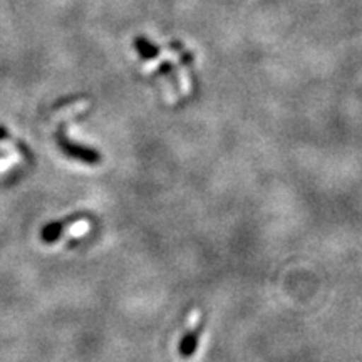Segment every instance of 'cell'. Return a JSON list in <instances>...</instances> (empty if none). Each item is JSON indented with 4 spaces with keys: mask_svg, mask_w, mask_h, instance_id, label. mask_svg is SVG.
I'll return each instance as SVG.
<instances>
[{
    "mask_svg": "<svg viewBox=\"0 0 362 362\" xmlns=\"http://www.w3.org/2000/svg\"><path fill=\"white\" fill-rule=\"evenodd\" d=\"M56 139H57L59 148H61L69 158L83 161L86 165H98V163H101V155H99L96 149L88 148V146H79V144L72 143L69 138H66V134L62 133V129L57 131Z\"/></svg>",
    "mask_w": 362,
    "mask_h": 362,
    "instance_id": "cell-1",
    "label": "cell"
},
{
    "mask_svg": "<svg viewBox=\"0 0 362 362\" xmlns=\"http://www.w3.org/2000/svg\"><path fill=\"white\" fill-rule=\"evenodd\" d=\"M83 218H84L83 214H72L69 216H66V218L52 221V223H47L44 226L42 233H40V238H42L44 243L57 242L59 237H61L62 232L66 230V226H71L72 223H76V221H81Z\"/></svg>",
    "mask_w": 362,
    "mask_h": 362,
    "instance_id": "cell-2",
    "label": "cell"
},
{
    "mask_svg": "<svg viewBox=\"0 0 362 362\" xmlns=\"http://www.w3.org/2000/svg\"><path fill=\"white\" fill-rule=\"evenodd\" d=\"M203 330H205V322L202 320L197 327L189 329L188 332L183 336V339H181L180 346H178V352L183 359H188V357H192L194 352H197Z\"/></svg>",
    "mask_w": 362,
    "mask_h": 362,
    "instance_id": "cell-3",
    "label": "cell"
},
{
    "mask_svg": "<svg viewBox=\"0 0 362 362\" xmlns=\"http://www.w3.org/2000/svg\"><path fill=\"white\" fill-rule=\"evenodd\" d=\"M4 138H7V131L4 128H0V139H4Z\"/></svg>",
    "mask_w": 362,
    "mask_h": 362,
    "instance_id": "cell-4",
    "label": "cell"
}]
</instances>
